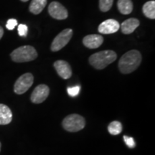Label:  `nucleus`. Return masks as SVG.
Wrapping results in <instances>:
<instances>
[{"label": "nucleus", "instance_id": "obj_1", "mask_svg": "<svg viewBox=\"0 0 155 155\" xmlns=\"http://www.w3.org/2000/svg\"><path fill=\"white\" fill-rule=\"evenodd\" d=\"M141 62V53L137 50H131L120 58L119 68L124 74H129L138 68Z\"/></svg>", "mask_w": 155, "mask_h": 155}, {"label": "nucleus", "instance_id": "obj_2", "mask_svg": "<svg viewBox=\"0 0 155 155\" xmlns=\"http://www.w3.org/2000/svg\"><path fill=\"white\" fill-rule=\"evenodd\" d=\"M117 58V55L113 50H103L91 55L89 63L96 69L102 70L113 63Z\"/></svg>", "mask_w": 155, "mask_h": 155}, {"label": "nucleus", "instance_id": "obj_3", "mask_svg": "<svg viewBox=\"0 0 155 155\" xmlns=\"http://www.w3.org/2000/svg\"><path fill=\"white\" fill-rule=\"evenodd\" d=\"M10 56L15 63H25L35 60L38 58V53L32 46L25 45L13 50Z\"/></svg>", "mask_w": 155, "mask_h": 155}, {"label": "nucleus", "instance_id": "obj_4", "mask_svg": "<svg viewBox=\"0 0 155 155\" xmlns=\"http://www.w3.org/2000/svg\"><path fill=\"white\" fill-rule=\"evenodd\" d=\"M86 125L85 119L78 114H71L63 121V127L69 132H77L82 130Z\"/></svg>", "mask_w": 155, "mask_h": 155}, {"label": "nucleus", "instance_id": "obj_5", "mask_svg": "<svg viewBox=\"0 0 155 155\" xmlns=\"http://www.w3.org/2000/svg\"><path fill=\"white\" fill-rule=\"evenodd\" d=\"M73 36V30L71 29H65L60 32L55 37L51 44V50L53 52H58L65 47L68 43Z\"/></svg>", "mask_w": 155, "mask_h": 155}, {"label": "nucleus", "instance_id": "obj_6", "mask_svg": "<svg viewBox=\"0 0 155 155\" xmlns=\"http://www.w3.org/2000/svg\"><path fill=\"white\" fill-rule=\"evenodd\" d=\"M34 82V77L32 73H27L21 75L16 81L14 86L15 94L21 95L28 91Z\"/></svg>", "mask_w": 155, "mask_h": 155}, {"label": "nucleus", "instance_id": "obj_7", "mask_svg": "<svg viewBox=\"0 0 155 155\" xmlns=\"http://www.w3.org/2000/svg\"><path fill=\"white\" fill-rule=\"evenodd\" d=\"M49 87L45 84H40L34 89L30 97V100L33 104H41L45 101L49 96Z\"/></svg>", "mask_w": 155, "mask_h": 155}, {"label": "nucleus", "instance_id": "obj_8", "mask_svg": "<svg viewBox=\"0 0 155 155\" xmlns=\"http://www.w3.org/2000/svg\"><path fill=\"white\" fill-rule=\"evenodd\" d=\"M48 12L53 18L59 20L66 19L68 16L67 9L58 2H53L50 4L48 7Z\"/></svg>", "mask_w": 155, "mask_h": 155}, {"label": "nucleus", "instance_id": "obj_9", "mask_svg": "<svg viewBox=\"0 0 155 155\" xmlns=\"http://www.w3.org/2000/svg\"><path fill=\"white\" fill-rule=\"evenodd\" d=\"M119 28L120 25L118 21L114 19H109L101 23L98 26V30L101 34L108 35L115 33L119 30Z\"/></svg>", "mask_w": 155, "mask_h": 155}, {"label": "nucleus", "instance_id": "obj_10", "mask_svg": "<svg viewBox=\"0 0 155 155\" xmlns=\"http://www.w3.org/2000/svg\"><path fill=\"white\" fill-rule=\"evenodd\" d=\"M54 68L58 74L63 79H68L72 75V69L68 62L65 61H57L54 63Z\"/></svg>", "mask_w": 155, "mask_h": 155}, {"label": "nucleus", "instance_id": "obj_11", "mask_svg": "<svg viewBox=\"0 0 155 155\" xmlns=\"http://www.w3.org/2000/svg\"><path fill=\"white\" fill-rule=\"evenodd\" d=\"M104 42V38L100 35H89L83 38V43L89 49L99 48Z\"/></svg>", "mask_w": 155, "mask_h": 155}, {"label": "nucleus", "instance_id": "obj_12", "mask_svg": "<svg viewBox=\"0 0 155 155\" xmlns=\"http://www.w3.org/2000/svg\"><path fill=\"white\" fill-rule=\"evenodd\" d=\"M139 19L136 18H129L122 22L121 25V32L125 35L131 34L139 26Z\"/></svg>", "mask_w": 155, "mask_h": 155}, {"label": "nucleus", "instance_id": "obj_13", "mask_svg": "<svg viewBox=\"0 0 155 155\" xmlns=\"http://www.w3.org/2000/svg\"><path fill=\"white\" fill-rule=\"evenodd\" d=\"M12 120L11 109L5 104H0V125L9 124Z\"/></svg>", "mask_w": 155, "mask_h": 155}, {"label": "nucleus", "instance_id": "obj_14", "mask_svg": "<svg viewBox=\"0 0 155 155\" xmlns=\"http://www.w3.org/2000/svg\"><path fill=\"white\" fill-rule=\"evenodd\" d=\"M47 0H32L29 9L34 15L40 14L47 5Z\"/></svg>", "mask_w": 155, "mask_h": 155}, {"label": "nucleus", "instance_id": "obj_15", "mask_svg": "<svg viewBox=\"0 0 155 155\" xmlns=\"http://www.w3.org/2000/svg\"><path fill=\"white\" fill-rule=\"evenodd\" d=\"M117 7L121 14L129 15L133 10V2L131 0H119Z\"/></svg>", "mask_w": 155, "mask_h": 155}, {"label": "nucleus", "instance_id": "obj_16", "mask_svg": "<svg viewBox=\"0 0 155 155\" xmlns=\"http://www.w3.org/2000/svg\"><path fill=\"white\" fill-rule=\"evenodd\" d=\"M143 13L147 18L155 19V1H149L143 6Z\"/></svg>", "mask_w": 155, "mask_h": 155}, {"label": "nucleus", "instance_id": "obj_17", "mask_svg": "<svg viewBox=\"0 0 155 155\" xmlns=\"http://www.w3.org/2000/svg\"><path fill=\"white\" fill-rule=\"evenodd\" d=\"M122 124L121 122L118 121H112L108 127V131L112 135L119 134L122 131Z\"/></svg>", "mask_w": 155, "mask_h": 155}, {"label": "nucleus", "instance_id": "obj_18", "mask_svg": "<svg viewBox=\"0 0 155 155\" xmlns=\"http://www.w3.org/2000/svg\"><path fill=\"white\" fill-rule=\"evenodd\" d=\"M114 0H99V8L101 11L106 12L110 10L113 5Z\"/></svg>", "mask_w": 155, "mask_h": 155}, {"label": "nucleus", "instance_id": "obj_19", "mask_svg": "<svg viewBox=\"0 0 155 155\" xmlns=\"http://www.w3.org/2000/svg\"><path fill=\"white\" fill-rule=\"evenodd\" d=\"M80 90L81 87L79 86H75L74 87H69V88H67L68 94L69 96H71V97L77 96L79 94Z\"/></svg>", "mask_w": 155, "mask_h": 155}, {"label": "nucleus", "instance_id": "obj_20", "mask_svg": "<svg viewBox=\"0 0 155 155\" xmlns=\"http://www.w3.org/2000/svg\"><path fill=\"white\" fill-rule=\"evenodd\" d=\"M17 30H18L19 35L20 37L25 38V37L27 36V35H28V26H27L26 25H23V24L19 25Z\"/></svg>", "mask_w": 155, "mask_h": 155}, {"label": "nucleus", "instance_id": "obj_21", "mask_svg": "<svg viewBox=\"0 0 155 155\" xmlns=\"http://www.w3.org/2000/svg\"><path fill=\"white\" fill-rule=\"evenodd\" d=\"M124 140L126 144H127L129 148L134 149L136 147V143L132 137H127V136H124Z\"/></svg>", "mask_w": 155, "mask_h": 155}, {"label": "nucleus", "instance_id": "obj_22", "mask_svg": "<svg viewBox=\"0 0 155 155\" xmlns=\"http://www.w3.org/2000/svg\"><path fill=\"white\" fill-rule=\"evenodd\" d=\"M17 25V21L15 19H10L7 21L6 28L9 30H12Z\"/></svg>", "mask_w": 155, "mask_h": 155}, {"label": "nucleus", "instance_id": "obj_23", "mask_svg": "<svg viewBox=\"0 0 155 155\" xmlns=\"http://www.w3.org/2000/svg\"><path fill=\"white\" fill-rule=\"evenodd\" d=\"M3 34H4V30L3 28L0 26V40H1L2 38Z\"/></svg>", "mask_w": 155, "mask_h": 155}, {"label": "nucleus", "instance_id": "obj_24", "mask_svg": "<svg viewBox=\"0 0 155 155\" xmlns=\"http://www.w3.org/2000/svg\"><path fill=\"white\" fill-rule=\"evenodd\" d=\"M21 1L24 2H28V1H29V0H21Z\"/></svg>", "mask_w": 155, "mask_h": 155}, {"label": "nucleus", "instance_id": "obj_25", "mask_svg": "<svg viewBox=\"0 0 155 155\" xmlns=\"http://www.w3.org/2000/svg\"><path fill=\"white\" fill-rule=\"evenodd\" d=\"M1 147H2V144H1V142H0V151H1Z\"/></svg>", "mask_w": 155, "mask_h": 155}]
</instances>
